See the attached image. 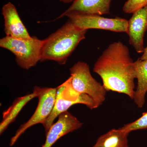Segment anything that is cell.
<instances>
[{
  "label": "cell",
  "mask_w": 147,
  "mask_h": 147,
  "mask_svg": "<svg viewBox=\"0 0 147 147\" xmlns=\"http://www.w3.org/2000/svg\"><path fill=\"white\" fill-rule=\"evenodd\" d=\"M57 90V88L34 87L33 92L35 93L38 100L36 109L30 118L21 125L11 138L9 142L10 146L14 145L28 129L37 124H44L54 108Z\"/></svg>",
  "instance_id": "8992f818"
},
{
  "label": "cell",
  "mask_w": 147,
  "mask_h": 147,
  "mask_svg": "<svg viewBox=\"0 0 147 147\" xmlns=\"http://www.w3.org/2000/svg\"><path fill=\"white\" fill-rule=\"evenodd\" d=\"M134 66L137 86L133 100L138 108H142L144 105L147 92V59L142 60L138 58L134 61Z\"/></svg>",
  "instance_id": "7c38bea8"
},
{
  "label": "cell",
  "mask_w": 147,
  "mask_h": 147,
  "mask_svg": "<svg viewBox=\"0 0 147 147\" xmlns=\"http://www.w3.org/2000/svg\"><path fill=\"white\" fill-rule=\"evenodd\" d=\"M58 120L45 134V143L41 147H52L62 137L82 127L83 123L68 111L62 113Z\"/></svg>",
  "instance_id": "9c48e42d"
},
{
  "label": "cell",
  "mask_w": 147,
  "mask_h": 147,
  "mask_svg": "<svg viewBox=\"0 0 147 147\" xmlns=\"http://www.w3.org/2000/svg\"><path fill=\"white\" fill-rule=\"evenodd\" d=\"M2 14L4 20V31L6 36L20 39L31 37L13 4L9 2L3 6Z\"/></svg>",
  "instance_id": "8fae6325"
},
{
  "label": "cell",
  "mask_w": 147,
  "mask_h": 147,
  "mask_svg": "<svg viewBox=\"0 0 147 147\" xmlns=\"http://www.w3.org/2000/svg\"><path fill=\"white\" fill-rule=\"evenodd\" d=\"M140 59L142 60H144L147 59V47H145L144 51L143 53V55L142 57L140 58Z\"/></svg>",
  "instance_id": "e0dca14e"
},
{
  "label": "cell",
  "mask_w": 147,
  "mask_h": 147,
  "mask_svg": "<svg viewBox=\"0 0 147 147\" xmlns=\"http://www.w3.org/2000/svg\"><path fill=\"white\" fill-rule=\"evenodd\" d=\"M57 88L56 100L52 113L43 124L45 134L55 119L70 107L78 104L85 105L90 110L96 109L93 100L88 95L77 92L71 86L69 78Z\"/></svg>",
  "instance_id": "5b68a950"
},
{
  "label": "cell",
  "mask_w": 147,
  "mask_h": 147,
  "mask_svg": "<svg viewBox=\"0 0 147 147\" xmlns=\"http://www.w3.org/2000/svg\"><path fill=\"white\" fill-rule=\"evenodd\" d=\"M59 1L65 3H68L73 2L74 0H59Z\"/></svg>",
  "instance_id": "ac0fdd59"
},
{
  "label": "cell",
  "mask_w": 147,
  "mask_h": 147,
  "mask_svg": "<svg viewBox=\"0 0 147 147\" xmlns=\"http://www.w3.org/2000/svg\"><path fill=\"white\" fill-rule=\"evenodd\" d=\"M43 43L44 40L35 36L20 39L6 36L0 40V47L13 53L20 67L29 69L40 61Z\"/></svg>",
  "instance_id": "3957f363"
},
{
  "label": "cell",
  "mask_w": 147,
  "mask_h": 147,
  "mask_svg": "<svg viewBox=\"0 0 147 147\" xmlns=\"http://www.w3.org/2000/svg\"><path fill=\"white\" fill-rule=\"evenodd\" d=\"M119 128L129 134L136 130L147 129V112L142 113V116L136 121L124 125Z\"/></svg>",
  "instance_id": "9a60e30c"
},
{
  "label": "cell",
  "mask_w": 147,
  "mask_h": 147,
  "mask_svg": "<svg viewBox=\"0 0 147 147\" xmlns=\"http://www.w3.org/2000/svg\"><path fill=\"white\" fill-rule=\"evenodd\" d=\"M129 134L119 128L113 129L98 137L92 147H129Z\"/></svg>",
  "instance_id": "5bb4252c"
},
{
  "label": "cell",
  "mask_w": 147,
  "mask_h": 147,
  "mask_svg": "<svg viewBox=\"0 0 147 147\" xmlns=\"http://www.w3.org/2000/svg\"><path fill=\"white\" fill-rule=\"evenodd\" d=\"M36 97V94L33 92L30 94L17 98L13 101L12 105L3 113V119L0 123V134H2L7 129L9 125L15 121L18 114L27 103L34 98Z\"/></svg>",
  "instance_id": "4fadbf2b"
},
{
  "label": "cell",
  "mask_w": 147,
  "mask_h": 147,
  "mask_svg": "<svg viewBox=\"0 0 147 147\" xmlns=\"http://www.w3.org/2000/svg\"><path fill=\"white\" fill-rule=\"evenodd\" d=\"M68 18L75 26L84 30L95 29L126 33L127 32L128 20L119 17L107 18L100 15H78Z\"/></svg>",
  "instance_id": "52a82bcc"
},
{
  "label": "cell",
  "mask_w": 147,
  "mask_h": 147,
  "mask_svg": "<svg viewBox=\"0 0 147 147\" xmlns=\"http://www.w3.org/2000/svg\"><path fill=\"white\" fill-rule=\"evenodd\" d=\"M111 0H74L57 19L64 16L101 15L110 13Z\"/></svg>",
  "instance_id": "30bf717a"
},
{
  "label": "cell",
  "mask_w": 147,
  "mask_h": 147,
  "mask_svg": "<svg viewBox=\"0 0 147 147\" xmlns=\"http://www.w3.org/2000/svg\"><path fill=\"white\" fill-rule=\"evenodd\" d=\"M69 70L70 76L69 78L74 89L91 98L96 108L102 105L108 91L92 76L88 65L84 62H78Z\"/></svg>",
  "instance_id": "277c9868"
},
{
  "label": "cell",
  "mask_w": 147,
  "mask_h": 147,
  "mask_svg": "<svg viewBox=\"0 0 147 147\" xmlns=\"http://www.w3.org/2000/svg\"><path fill=\"white\" fill-rule=\"evenodd\" d=\"M93 71L100 76L108 92L123 94L133 100L135 66L126 45L120 41L110 44L96 62Z\"/></svg>",
  "instance_id": "6da1fadb"
},
{
  "label": "cell",
  "mask_w": 147,
  "mask_h": 147,
  "mask_svg": "<svg viewBox=\"0 0 147 147\" xmlns=\"http://www.w3.org/2000/svg\"><path fill=\"white\" fill-rule=\"evenodd\" d=\"M87 30L78 28L68 21L61 28L44 40L40 61H53L64 65Z\"/></svg>",
  "instance_id": "7a4b0ae2"
},
{
  "label": "cell",
  "mask_w": 147,
  "mask_h": 147,
  "mask_svg": "<svg viewBox=\"0 0 147 147\" xmlns=\"http://www.w3.org/2000/svg\"><path fill=\"white\" fill-rule=\"evenodd\" d=\"M128 21L129 42L138 53H144V38L147 30V5L132 13Z\"/></svg>",
  "instance_id": "ba28073f"
},
{
  "label": "cell",
  "mask_w": 147,
  "mask_h": 147,
  "mask_svg": "<svg viewBox=\"0 0 147 147\" xmlns=\"http://www.w3.org/2000/svg\"><path fill=\"white\" fill-rule=\"evenodd\" d=\"M147 5V0H127L125 3L123 10L124 13H131Z\"/></svg>",
  "instance_id": "2e32d148"
}]
</instances>
